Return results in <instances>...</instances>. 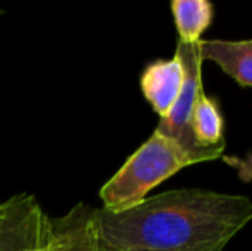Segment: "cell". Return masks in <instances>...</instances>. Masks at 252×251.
Listing matches in <instances>:
<instances>
[{"label": "cell", "mask_w": 252, "mask_h": 251, "mask_svg": "<svg viewBox=\"0 0 252 251\" xmlns=\"http://www.w3.org/2000/svg\"><path fill=\"white\" fill-rule=\"evenodd\" d=\"M251 218L249 198L204 189L168 191L117 214L96 208L113 251H221Z\"/></svg>", "instance_id": "cell-1"}, {"label": "cell", "mask_w": 252, "mask_h": 251, "mask_svg": "<svg viewBox=\"0 0 252 251\" xmlns=\"http://www.w3.org/2000/svg\"><path fill=\"white\" fill-rule=\"evenodd\" d=\"M190 165L189 158L166 138L153 133L100 191L103 210L124 212L146 200L153 188Z\"/></svg>", "instance_id": "cell-2"}, {"label": "cell", "mask_w": 252, "mask_h": 251, "mask_svg": "<svg viewBox=\"0 0 252 251\" xmlns=\"http://www.w3.org/2000/svg\"><path fill=\"white\" fill-rule=\"evenodd\" d=\"M175 57L179 59L184 69V83L180 95L173 107L165 117H159L158 127L155 133L161 134L168 141H172L187 158L190 165L206 160H215L221 157L223 150L220 148H206L196 140L192 133V108L196 97L202 88L201 74V50L197 43H177Z\"/></svg>", "instance_id": "cell-3"}, {"label": "cell", "mask_w": 252, "mask_h": 251, "mask_svg": "<svg viewBox=\"0 0 252 251\" xmlns=\"http://www.w3.org/2000/svg\"><path fill=\"white\" fill-rule=\"evenodd\" d=\"M50 217L36 198L21 193L0 203V251H48Z\"/></svg>", "instance_id": "cell-4"}, {"label": "cell", "mask_w": 252, "mask_h": 251, "mask_svg": "<svg viewBox=\"0 0 252 251\" xmlns=\"http://www.w3.org/2000/svg\"><path fill=\"white\" fill-rule=\"evenodd\" d=\"M48 251H113L103 241L96 224V208L77 203L65 215L50 218Z\"/></svg>", "instance_id": "cell-5"}, {"label": "cell", "mask_w": 252, "mask_h": 251, "mask_svg": "<svg viewBox=\"0 0 252 251\" xmlns=\"http://www.w3.org/2000/svg\"><path fill=\"white\" fill-rule=\"evenodd\" d=\"M184 83V69L173 55L170 61H156L144 69L141 76V90L153 110L165 117L177 102Z\"/></svg>", "instance_id": "cell-6"}, {"label": "cell", "mask_w": 252, "mask_h": 251, "mask_svg": "<svg viewBox=\"0 0 252 251\" xmlns=\"http://www.w3.org/2000/svg\"><path fill=\"white\" fill-rule=\"evenodd\" d=\"M202 61L216 62L240 86H252V40H201Z\"/></svg>", "instance_id": "cell-7"}, {"label": "cell", "mask_w": 252, "mask_h": 251, "mask_svg": "<svg viewBox=\"0 0 252 251\" xmlns=\"http://www.w3.org/2000/svg\"><path fill=\"white\" fill-rule=\"evenodd\" d=\"M172 12L180 43L201 41L202 33L213 19V5L208 0H173Z\"/></svg>", "instance_id": "cell-8"}, {"label": "cell", "mask_w": 252, "mask_h": 251, "mask_svg": "<svg viewBox=\"0 0 252 251\" xmlns=\"http://www.w3.org/2000/svg\"><path fill=\"white\" fill-rule=\"evenodd\" d=\"M192 133L196 140L206 148L225 150L223 138V117L216 104L206 97L204 90H199L192 108Z\"/></svg>", "instance_id": "cell-9"}, {"label": "cell", "mask_w": 252, "mask_h": 251, "mask_svg": "<svg viewBox=\"0 0 252 251\" xmlns=\"http://www.w3.org/2000/svg\"><path fill=\"white\" fill-rule=\"evenodd\" d=\"M230 164L233 165V167L239 171L240 178L244 179V181H251L252 179V155L251 157H247L246 160H237V158H230Z\"/></svg>", "instance_id": "cell-10"}, {"label": "cell", "mask_w": 252, "mask_h": 251, "mask_svg": "<svg viewBox=\"0 0 252 251\" xmlns=\"http://www.w3.org/2000/svg\"><path fill=\"white\" fill-rule=\"evenodd\" d=\"M3 14H5V12H3V10H2V9H0V16H3Z\"/></svg>", "instance_id": "cell-11"}]
</instances>
